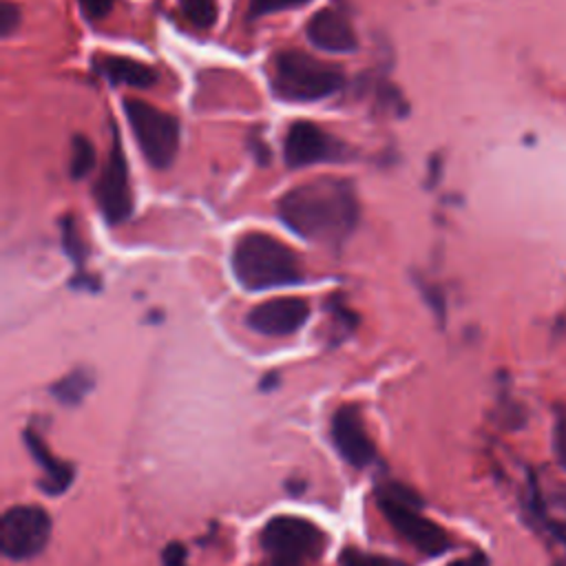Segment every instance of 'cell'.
I'll list each match as a JSON object with an SVG mask.
<instances>
[{
	"label": "cell",
	"mask_w": 566,
	"mask_h": 566,
	"mask_svg": "<svg viewBox=\"0 0 566 566\" xmlns=\"http://www.w3.org/2000/svg\"><path fill=\"white\" fill-rule=\"evenodd\" d=\"M281 221L298 237L338 245L358 223V199L347 179L318 177L294 186L276 201Z\"/></svg>",
	"instance_id": "1"
},
{
	"label": "cell",
	"mask_w": 566,
	"mask_h": 566,
	"mask_svg": "<svg viewBox=\"0 0 566 566\" xmlns=\"http://www.w3.org/2000/svg\"><path fill=\"white\" fill-rule=\"evenodd\" d=\"M232 272L245 290H272L303 281L296 252L265 232H243L232 245Z\"/></svg>",
	"instance_id": "2"
},
{
	"label": "cell",
	"mask_w": 566,
	"mask_h": 566,
	"mask_svg": "<svg viewBox=\"0 0 566 566\" xmlns=\"http://www.w3.org/2000/svg\"><path fill=\"white\" fill-rule=\"evenodd\" d=\"M343 86V71L303 51H281L272 60V91L287 102H316Z\"/></svg>",
	"instance_id": "3"
},
{
	"label": "cell",
	"mask_w": 566,
	"mask_h": 566,
	"mask_svg": "<svg viewBox=\"0 0 566 566\" xmlns=\"http://www.w3.org/2000/svg\"><path fill=\"white\" fill-rule=\"evenodd\" d=\"M378 509L394 531L424 555H442L451 548V535L420 513L418 497L402 484L387 482L376 491Z\"/></svg>",
	"instance_id": "4"
},
{
	"label": "cell",
	"mask_w": 566,
	"mask_h": 566,
	"mask_svg": "<svg viewBox=\"0 0 566 566\" xmlns=\"http://www.w3.org/2000/svg\"><path fill=\"white\" fill-rule=\"evenodd\" d=\"M122 106L146 161L157 170L168 168L175 161L179 148L177 119L170 113L137 97L124 99Z\"/></svg>",
	"instance_id": "5"
},
{
	"label": "cell",
	"mask_w": 566,
	"mask_h": 566,
	"mask_svg": "<svg viewBox=\"0 0 566 566\" xmlns=\"http://www.w3.org/2000/svg\"><path fill=\"white\" fill-rule=\"evenodd\" d=\"M325 533L310 520L276 515L261 531V544L272 566H307L325 551Z\"/></svg>",
	"instance_id": "6"
},
{
	"label": "cell",
	"mask_w": 566,
	"mask_h": 566,
	"mask_svg": "<svg viewBox=\"0 0 566 566\" xmlns=\"http://www.w3.org/2000/svg\"><path fill=\"white\" fill-rule=\"evenodd\" d=\"M51 537V517L38 504H18L0 520V548L9 559H31Z\"/></svg>",
	"instance_id": "7"
},
{
	"label": "cell",
	"mask_w": 566,
	"mask_h": 566,
	"mask_svg": "<svg viewBox=\"0 0 566 566\" xmlns=\"http://www.w3.org/2000/svg\"><path fill=\"white\" fill-rule=\"evenodd\" d=\"M283 155L290 168H305L312 164L343 161L352 155V148L312 122H294L287 128Z\"/></svg>",
	"instance_id": "8"
},
{
	"label": "cell",
	"mask_w": 566,
	"mask_h": 566,
	"mask_svg": "<svg viewBox=\"0 0 566 566\" xmlns=\"http://www.w3.org/2000/svg\"><path fill=\"white\" fill-rule=\"evenodd\" d=\"M95 203L108 223H122L133 212V188L126 155L115 135L108 159L95 184Z\"/></svg>",
	"instance_id": "9"
},
{
	"label": "cell",
	"mask_w": 566,
	"mask_h": 566,
	"mask_svg": "<svg viewBox=\"0 0 566 566\" xmlns=\"http://www.w3.org/2000/svg\"><path fill=\"white\" fill-rule=\"evenodd\" d=\"M310 318V303L298 296H274L250 310L245 323L263 336H290Z\"/></svg>",
	"instance_id": "10"
},
{
	"label": "cell",
	"mask_w": 566,
	"mask_h": 566,
	"mask_svg": "<svg viewBox=\"0 0 566 566\" xmlns=\"http://www.w3.org/2000/svg\"><path fill=\"white\" fill-rule=\"evenodd\" d=\"M332 440L340 458L356 469L371 464V460L376 458L374 442L365 429V422L356 405H343L334 411Z\"/></svg>",
	"instance_id": "11"
},
{
	"label": "cell",
	"mask_w": 566,
	"mask_h": 566,
	"mask_svg": "<svg viewBox=\"0 0 566 566\" xmlns=\"http://www.w3.org/2000/svg\"><path fill=\"white\" fill-rule=\"evenodd\" d=\"M307 40L329 53H349L356 49V33L340 9L325 7L316 11L305 27Z\"/></svg>",
	"instance_id": "12"
},
{
	"label": "cell",
	"mask_w": 566,
	"mask_h": 566,
	"mask_svg": "<svg viewBox=\"0 0 566 566\" xmlns=\"http://www.w3.org/2000/svg\"><path fill=\"white\" fill-rule=\"evenodd\" d=\"M24 444H27L33 462H38V467L42 471L40 489L46 491L49 495L64 493L73 482V467L62 462L60 458H55L49 451V447L44 444V440L40 438V433L33 431V429L24 431Z\"/></svg>",
	"instance_id": "13"
},
{
	"label": "cell",
	"mask_w": 566,
	"mask_h": 566,
	"mask_svg": "<svg viewBox=\"0 0 566 566\" xmlns=\"http://www.w3.org/2000/svg\"><path fill=\"white\" fill-rule=\"evenodd\" d=\"M95 69L113 84H124L133 88H150L157 82V73L153 66L124 55H99L95 57Z\"/></svg>",
	"instance_id": "14"
},
{
	"label": "cell",
	"mask_w": 566,
	"mask_h": 566,
	"mask_svg": "<svg viewBox=\"0 0 566 566\" xmlns=\"http://www.w3.org/2000/svg\"><path fill=\"white\" fill-rule=\"evenodd\" d=\"M533 506L546 526L566 533V484H553L548 489L533 484Z\"/></svg>",
	"instance_id": "15"
},
{
	"label": "cell",
	"mask_w": 566,
	"mask_h": 566,
	"mask_svg": "<svg viewBox=\"0 0 566 566\" xmlns=\"http://www.w3.org/2000/svg\"><path fill=\"white\" fill-rule=\"evenodd\" d=\"M93 389V374L88 369H73L66 376H62L57 382L51 385V394L62 405H77L82 398Z\"/></svg>",
	"instance_id": "16"
},
{
	"label": "cell",
	"mask_w": 566,
	"mask_h": 566,
	"mask_svg": "<svg viewBox=\"0 0 566 566\" xmlns=\"http://www.w3.org/2000/svg\"><path fill=\"white\" fill-rule=\"evenodd\" d=\"M95 168V146L88 137L75 135L71 139V161H69V172L73 179L86 177Z\"/></svg>",
	"instance_id": "17"
},
{
	"label": "cell",
	"mask_w": 566,
	"mask_h": 566,
	"mask_svg": "<svg viewBox=\"0 0 566 566\" xmlns=\"http://www.w3.org/2000/svg\"><path fill=\"white\" fill-rule=\"evenodd\" d=\"M184 15L199 29H208L217 20L214 0H179Z\"/></svg>",
	"instance_id": "18"
},
{
	"label": "cell",
	"mask_w": 566,
	"mask_h": 566,
	"mask_svg": "<svg viewBox=\"0 0 566 566\" xmlns=\"http://www.w3.org/2000/svg\"><path fill=\"white\" fill-rule=\"evenodd\" d=\"M340 566H405L398 559L385 557V555H374V553H363L358 548H347L340 553Z\"/></svg>",
	"instance_id": "19"
},
{
	"label": "cell",
	"mask_w": 566,
	"mask_h": 566,
	"mask_svg": "<svg viewBox=\"0 0 566 566\" xmlns=\"http://www.w3.org/2000/svg\"><path fill=\"white\" fill-rule=\"evenodd\" d=\"M310 0H250L248 2V15L250 18H261V15H270L276 11H287L294 7H301Z\"/></svg>",
	"instance_id": "20"
},
{
	"label": "cell",
	"mask_w": 566,
	"mask_h": 566,
	"mask_svg": "<svg viewBox=\"0 0 566 566\" xmlns=\"http://www.w3.org/2000/svg\"><path fill=\"white\" fill-rule=\"evenodd\" d=\"M553 451L557 464L566 471V405L557 409L555 427H553Z\"/></svg>",
	"instance_id": "21"
},
{
	"label": "cell",
	"mask_w": 566,
	"mask_h": 566,
	"mask_svg": "<svg viewBox=\"0 0 566 566\" xmlns=\"http://www.w3.org/2000/svg\"><path fill=\"white\" fill-rule=\"evenodd\" d=\"M62 243H64L69 256L80 263L82 252H84V243H82V239H80V234H77V228H75V221H73V219H64V226H62Z\"/></svg>",
	"instance_id": "22"
},
{
	"label": "cell",
	"mask_w": 566,
	"mask_h": 566,
	"mask_svg": "<svg viewBox=\"0 0 566 566\" xmlns=\"http://www.w3.org/2000/svg\"><path fill=\"white\" fill-rule=\"evenodd\" d=\"M77 4L82 9L84 18L95 22V20H102V18H106L111 13L115 0H77Z\"/></svg>",
	"instance_id": "23"
},
{
	"label": "cell",
	"mask_w": 566,
	"mask_h": 566,
	"mask_svg": "<svg viewBox=\"0 0 566 566\" xmlns=\"http://www.w3.org/2000/svg\"><path fill=\"white\" fill-rule=\"evenodd\" d=\"M18 22H20V11H18V7H15L13 2L4 0V2L0 4V33H2V38L11 35V33L15 31Z\"/></svg>",
	"instance_id": "24"
},
{
	"label": "cell",
	"mask_w": 566,
	"mask_h": 566,
	"mask_svg": "<svg viewBox=\"0 0 566 566\" xmlns=\"http://www.w3.org/2000/svg\"><path fill=\"white\" fill-rule=\"evenodd\" d=\"M186 546L181 542H170L161 553L164 566H186Z\"/></svg>",
	"instance_id": "25"
},
{
	"label": "cell",
	"mask_w": 566,
	"mask_h": 566,
	"mask_svg": "<svg viewBox=\"0 0 566 566\" xmlns=\"http://www.w3.org/2000/svg\"><path fill=\"white\" fill-rule=\"evenodd\" d=\"M449 566H489V562H486V557L482 553H471L467 557H460V559L451 562Z\"/></svg>",
	"instance_id": "26"
},
{
	"label": "cell",
	"mask_w": 566,
	"mask_h": 566,
	"mask_svg": "<svg viewBox=\"0 0 566 566\" xmlns=\"http://www.w3.org/2000/svg\"><path fill=\"white\" fill-rule=\"evenodd\" d=\"M555 566H566V564H564V562H562V564H555Z\"/></svg>",
	"instance_id": "27"
}]
</instances>
